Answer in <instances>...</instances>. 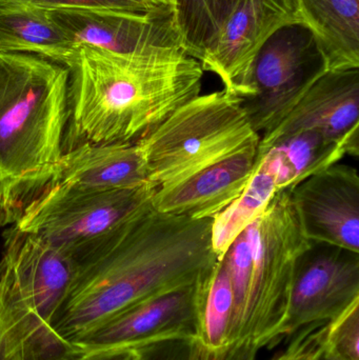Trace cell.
<instances>
[{
    "label": "cell",
    "instance_id": "16",
    "mask_svg": "<svg viewBox=\"0 0 359 360\" xmlns=\"http://www.w3.org/2000/svg\"><path fill=\"white\" fill-rule=\"evenodd\" d=\"M147 182V169L138 143H128L81 146L65 152L51 184L114 190Z\"/></svg>",
    "mask_w": 359,
    "mask_h": 360
},
{
    "label": "cell",
    "instance_id": "18",
    "mask_svg": "<svg viewBox=\"0 0 359 360\" xmlns=\"http://www.w3.org/2000/svg\"><path fill=\"white\" fill-rule=\"evenodd\" d=\"M346 155H359V146L333 139L320 131H303L276 141L259 158V166L275 180L278 192L289 191Z\"/></svg>",
    "mask_w": 359,
    "mask_h": 360
},
{
    "label": "cell",
    "instance_id": "6",
    "mask_svg": "<svg viewBox=\"0 0 359 360\" xmlns=\"http://www.w3.org/2000/svg\"><path fill=\"white\" fill-rule=\"evenodd\" d=\"M249 231L253 260L246 308L237 333L219 360H256L259 350L282 342L295 264L310 245L289 191L278 192Z\"/></svg>",
    "mask_w": 359,
    "mask_h": 360
},
{
    "label": "cell",
    "instance_id": "2",
    "mask_svg": "<svg viewBox=\"0 0 359 360\" xmlns=\"http://www.w3.org/2000/svg\"><path fill=\"white\" fill-rule=\"evenodd\" d=\"M65 152L137 143L202 91L204 70L183 50L126 55L80 44L67 65Z\"/></svg>",
    "mask_w": 359,
    "mask_h": 360
},
{
    "label": "cell",
    "instance_id": "20",
    "mask_svg": "<svg viewBox=\"0 0 359 360\" xmlns=\"http://www.w3.org/2000/svg\"><path fill=\"white\" fill-rule=\"evenodd\" d=\"M233 308L231 279L221 258L207 277L198 309L197 340L209 360H219L227 351Z\"/></svg>",
    "mask_w": 359,
    "mask_h": 360
},
{
    "label": "cell",
    "instance_id": "30",
    "mask_svg": "<svg viewBox=\"0 0 359 360\" xmlns=\"http://www.w3.org/2000/svg\"><path fill=\"white\" fill-rule=\"evenodd\" d=\"M324 331L320 330V331L318 332V336H316L313 344L311 345V347L308 349L307 352H306L305 354H303V356L299 360H315L318 353L322 350V345H324Z\"/></svg>",
    "mask_w": 359,
    "mask_h": 360
},
{
    "label": "cell",
    "instance_id": "14",
    "mask_svg": "<svg viewBox=\"0 0 359 360\" xmlns=\"http://www.w3.org/2000/svg\"><path fill=\"white\" fill-rule=\"evenodd\" d=\"M310 130L359 146V68L326 72L275 128L261 135L259 158L276 141Z\"/></svg>",
    "mask_w": 359,
    "mask_h": 360
},
{
    "label": "cell",
    "instance_id": "1",
    "mask_svg": "<svg viewBox=\"0 0 359 360\" xmlns=\"http://www.w3.org/2000/svg\"><path fill=\"white\" fill-rule=\"evenodd\" d=\"M211 222L160 213L151 202L72 252L75 277L55 323L59 338L71 345L132 304L210 272L218 262Z\"/></svg>",
    "mask_w": 359,
    "mask_h": 360
},
{
    "label": "cell",
    "instance_id": "25",
    "mask_svg": "<svg viewBox=\"0 0 359 360\" xmlns=\"http://www.w3.org/2000/svg\"><path fill=\"white\" fill-rule=\"evenodd\" d=\"M141 360H209L208 353L196 338H162L138 347Z\"/></svg>",
    "mask_w": 359,
    "mask_h": 360
},
{
    "label": "cell",
    "instance_id": "9",
    "mask_svg": "<svg viewBox=\"0 0 359 360\" xmlns=\"http://www.w3.org/2000/svg\"><path fill=\"white\" fill-rule=\"evenodd\" d=\"M359 302V253L310 241L295 264L280 340L330 323Z\"/></svg>",
    "mask_w": 359,
    "mask_h": 360
},
{
    "label": "cell",
    "instance_id": "5",
    "mask_svg": "<svg viewBox=\"0 0 359 360\" xmlns=\"http://www.w3.org/2000/svg\"><path fill=\"white\" fill-rule=\"evenodd\" d=\"M259 141L242 99L221 90L194 97L137 143L148 181L158 190L189 179Z\"/></svg>",
    "mask_w": 359,
    "mask_h": 360
},
{
    "label": "cell",
    "instance_id": "11",
    "mask_svg": "<svg viewBox=\"0 0 359 360\" xmlns=\"http://www.w3.org/2000/svg\"><path fill=\"white\" fill-rule=\"evenodd\" d=\"M303 22L296 0H240L200 60L218 76L223 90L242 99L250 95V74L257 53L278 30Z\"/></svg>",
    "mask_w": 359,
    "mask_h": 360
},
{
    "label": "cell",
    "instance_id": "29",
    "mask_svg": "<svg viewBox=\"0 0 359 360\" xmlns=\"http://www.w3.org/2000/svg\"><path fill=\"white\" fill-rule=\"evenodd\" d=\"M77 360H141L138 348H114L82 353Z\"/></svg>",
    "mask_w": 359,
    "mask_h": 360
},
{
    "label": "cell",
    "instance_id": "10",
    "mask_svg": "<svg viewBox=\"0 0 359 360\" xmlns=\"http://www.w3.org/2000/svg\"><path fill=\"white\" fill-rule=\"evenodd\" d=\"M210 272L195 283L162 292L120 311L74 340L72 347L77 352L86 353L138 348L177 336L197 338L198 309Z\"/></svg>",
    "mask_w": 359,
    "mask_h": 360
},
{
    "label": "cell",
    "instance_id": "7",
    "mask_svg": "<svg viewBox=\"0 0 359 360\" xmlns=\"http://www.w3.org/2000/svg\"><path fill=\"white\" fill-rule=\"evenodd\" d=\"M155 191L149 182L114 190L51 184L13 226L71 254L151 203Z\"/></svg>",
    "mask_w": 359,
    "mask_h": 360
},
{
    "label": "cell",
    "instance_id": "15",
    "mask_svg": "<svg viewBox=\"0 0 359 360\" xmlns=\"http://www.w3.org/2000/svg\"><path fill=\"white\" fill-rule=\"evenodd\" d=\"M259 143L200 171L152 197L156 211L193 220L212 219L246 188L259 166Z\"/></svg>",
    "mask_w": 359,
    "mask_h": 360
},
{
    "label": "cell",
    "instance_id": "31",
    "mask_svg": "<svg viewBox=\"0 0 359 360\" xmlns=\"http://www.w3.org/2000/svg\"><path fill=\"white\" fill-rule=\"evenodd\" d=\"M315 360H339L337 357H335L334 355L329 353L328 351L325 350L324 345H322V350L318 353V356H316Z\"/></svg>",
    "mask_w": 359,
    "mask_h": 360
},
{
    "label": "cell",
    "instance_id": "4",
    "mask_svg": "<svg viewBox=\"0 0 359 360\" xmlns=\"http://www.w3.org/2000/svg\"><path fill=\"white\" fill-rule=\"evenodd\" d=\"M0 260V302L25 344L29 360L79 353L55 323L75 277L73 256L32 233L11 226Z\"/></svg>",
    "mask_w": 359,
    "mask_h": 360
},
{
    "label": "cell",
    "instance_id": "17",
    "mask_svg": "<svg viewBox=\"0 0 359 360\" xmlns=\"http://www.w3.org/2000/svg\"><path fill=\"white\" fill-rule=\"evenodd\" d=\"M77 46L48 8L0 0V52L37 55L67 68Z\"/></svg>",
    "mask_w": 359,
    "mask_h": 360
},
{
    "label": "cell",
    "instance_id": "13",
    "mask_svg": "<svg viewBox=\"0 0 359 360\" xmlns=\"http://www.w3.org/2000/svg\"><path fill=\"white\" fill-rule=\"evenodd\" d=\"M303 236L359 253V176L337 164L289 190Z\"/></svg>",
    "mask_w": 359,
    "mask_h": 360
},
{
    "label": "cell",
    "instance_id": "21",
    "mask_svg": "<svg viewBox=\"0 0 359 360\" xmlns=\"http://www.w3.org/2000/svg\"><path fill=\"white\" fill-rule=\"evenodd\" d=\"M276 194L273 176L257 166L242 194L212 218L211 243L218 259L234 240L263 215Z\"/></svg>",
    "mask_w": 359,
    "mask_h": 360
},
{
    "label": "cell",
    "instance_id": "33",
    "mask_svg": "<svg viewBox=\"0 0 359 360\" xmlns=\"http://www.w3.org/2000/svg\"><path fill=\"white\" fill-rule=\"evenodd\" d=\"M82 353H73V354L67 355V356L61 357V359H55V360H77L78 357L81 355Z\"/></svg>",
    "mask_w": 359,
    "mask_h": 360
},
{
    "label": "cell",
    "instance_id": "24",
    "mask_svg": "<svg viewBox=\"0 0 359 360\" xmlns=\"http://www.w3.org/2000/svg\"><path fill=\"white\" fill-rule=\"evenodd\" d=\"M359 302L327 323L324 349L339 360H359Z\"/></svg>",
    "mask_w": 359,
    "mask_h": 360
},
{
    "label": "cell",
    "instance_id": "32",
    "mask_svg": "<svg viewBox=\"0 0 359 360\" xmlns=\"http://www.w3.org/2000/svg\"><path fill=\"white\" fill-rule=\"evenodd\" d=\"M152 1L160 4V6H173V4H174V0H152Z\"/></svg>",
    "mask_w": 359,
    "mask_h": 360
},
{
    "label": "cell",
    "instance_id": "27",
    "mask_svg": "<svg viewBox=\"0 0 359 360\" xmlns=\"http://www.w3.org/2000/svg\"><path fill=\"white\" fill-rule=\"evenodd\" d=\"M0 360H29L25 344L0 302Z\"/></svg>",
    "mask_w": 359,
    "mask_h": 360
},
{
    "label": "cell",
    "instance_id": "12",
    "mask_svg": "<svg viewBox=\"0 0 359 360\" xmlns=\"http://www.w3.org/2000/svg\"><path fill=\"white\" fill-rule=\"evenodd\" d=\"M50 11L76 46L89 44L126 55L183 50L172 6L148 13L77 8Z\"/></svg>",
    "mask_w": 359,
    "mask_h": 360
},
{
    "label": "cell",
    "instance_id": "23",
    "mask_svg": "<svg viewBox=\"0 0 359 360\" xmlns=\"http://www.w3.org/2000/svg\"><path fill=\"white\" fill-rule=\"evenodd\" d=\"M221 258L227 266L234 296L233 316L229 334L230 344L242 323L250 285L253 258L252 240L249 228L234 240Z\"/></svg>",
    "mask_w": 359,
    "mask_h": 360
},
{
    "label": "cell",
    "instance_id": "22",
    "mask_svg": "<svg viewBox=\"0 0 359 360\" xmlns=\"http://www.w3.org/2000/svg\"><path fill=\"white\" fill-rule=\"evenodd\" d=\"M240 0H174L175 22L183 51L202 60Z\"/></svg>",
    "mask_w": 359,
    "mask_h": 360
},
{
    "label": "cell",
    "instance_id": "28",
    "mask_svg": "<svg viewBox=\"0 0 359 360\" xmlns=\"http://www.w3.org/2000/svg\"><path fill=\"white\" fill-rule=\"evenodd\" d=\"M320 327H309L301 330L293 340L292 344L289 346L285 354L280 355L278 359L272 360H299L303 356L308 349L311 347L318 336Z\"/></svg>",
    "mask_w": 359,
    "mask_h": 360
},
{
    "label": "cell",
    "instance_id": "26",
    "mask_svg": "<svg viewBox=\"0 0 359 360\" xmlns=\"http://www.w3.org/2000/svg\"><path fill=\"white\" fill-rule=\"evenodd\" d=\"M48 10L77 8V10H116L148 13L168 6H160L152 0H23ZM173 8V6H172Z\"/></svg>",
    "mask_w": 359,
    "mask_h": 360
},
{
    "label": "cell",
    "instance_id": "3",
    "mask_svg": "<svg viewBox=\"0 0 359 360\" xmlns=\"http://www.w3.org/2000/svg\"><path fill=\"white\" fill-rule=\"evenodd\" d=\"M69 69L0 52V229L13 226L56 176L69 122Z\"/></svg>",
    "mask_w": 359,
    "mask_h": 360
},
{
    "label": "cell",
    "instance_id": "19",
    "mask_svg": "<svg viewBox=\"0 0 359 360\" xmlns=\"http://www.w3.org/2000/svg\"><path fill=\"white\" fill-rule=\"evenodd\" d=\"M328 71L359 68V0H296Z\"/></svg>",
    "mask_w": 359,
    "mask_h": 360
},
{
    "label": "cell",
    "instance_id": "8",
    "mask_svg": "<svg viewBox=\"0 0 359 360\" xmlns=\"http://www.w3.org/2000/svg\"><path fill=\"white\" fill-rule=\"evenodd\" d=\"M326 72V59L307 25L291 23L275 32L255 57L251 93L242 99L259 136L275 128Z\"/></svg>",
    "mask_w": 359,
    "mask_h": 360
}]
</instances>
